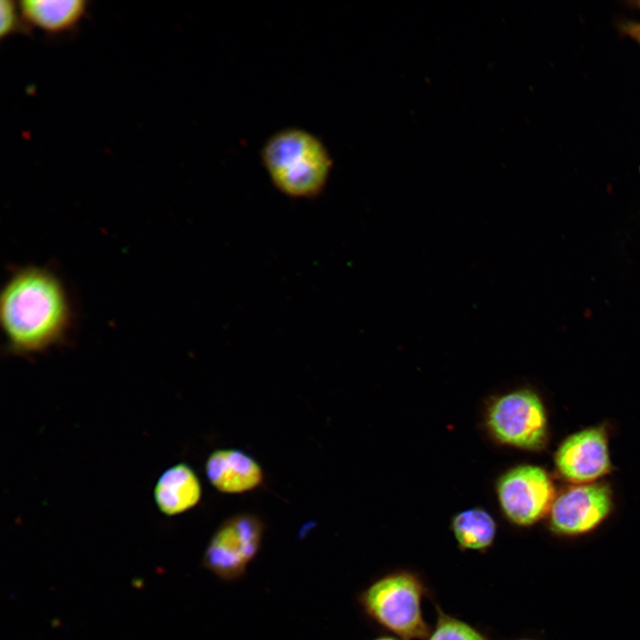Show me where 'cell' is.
<instances>
[{"mask_svg": "<svg viewBox=\"0 0 640 640\" xmlns=\"http://www.w3.org/2000/svg\"><path fill=\"white\" fill-rule=\"evenodd\" d=\"M76 313L69 292L50 267L11 269L0 292V326L8 355L30 357L69 341Z\"/></svg>", "mask_w": 640, "mask_h": 640, "instance_id": "cell-1", "label": "cell"}, {"mask_svg": "<svg viewBox=\"0 0 640 640\" xmlns=\"http://www.w3.org/2000/svg\"><path fill=\"white\" fill-rule=\"evenodd\" d=\"M262 164L274 186L294 198H311L327 184L332 160L324 144L295 127L278 131L263 145Z\"/></svg>", "mask_w": 640, "mask_h": 640, "instance_id": "cell-2", "label": "cell"}, {"mask_svg": "<svg viewBox=\"0 0 640 640\" xmlns=\"http://www.w3.org/2000/svg\"><path fill=\"white\" fill-rule=\"evenodd\" d=\"M424 594L417 575L399 571L372 583L363 593L362 604L371 618L401 639H424L430 634L421 609Z\"/></svg>", "mask_w": 640, "mask_h": 640, "instance_id": "cell-3", "label": "cell"}, {"mask_svg": "<svg viewBox=\"0 0 640 640\" xmlns=\"http://www.w3.org/2000/svg\"><path fill=\"white\" fill-rule=\"evenodd\" d=\"M487 426L500 443L524 450L542 449L548 441V418L540 396L519 389L495 399L488 409Z\"/></svg>", "mask_w": 640, "mask_h": 640, "instance_id": "cell-4", "label": "cell"}, {"mask_svg": "<svg viewBox=\"0 0 640 640\" xmlns=\"http://www.w3.org/2000/svg\"><path fill=\"white\" fill-rule=\"evenodd\" d=\"M497 495L506 517L518 526H530L542 519L555 500L548 474L540 467L519 465L498 480Z\"/></svg>", "mask_w": 640, "mask_h": 640, "instance_id": "cell-5", "label": "cell"}, {"mask_svg": "<svg viewBox=\"0 0 640 640\" xmlns=\"http://www.w3.org/2000/svg\"><path fill=\"white\" fill-rule=\"evenodd\" d=\"M264 525L252 513H239L226 519L214 532L204 562L213 573L226 580L242 575L256 556Z\"/></svg>", "mask_w": 640, "mask_h": 640, "instance_id": "cell-6", "label": "cell"}, {"mask_svg": "<svg viewBox=\"0 0 640 640\" xmlns=\"http://www.w3.org/2000/svg\"><path fill=\"white\" fill-rule=\"evenodd\" d=\"M612 508L610 487L599 483L577 484L555 498L549 510V527L561 536L575 537L593 532Z\"/></svg>", "mask_w": 640, "mask_h": 640, "instance_id": "cell-7", "label": "cell"}, {"mask_svg": "<svg viewBox=\"0 0 640 640\" xmlns=\"http://www.w3.org/2000/svg\"><path fill=\"white\" fill-rule=\"evenodd\" d=\"M555 463L567 481L596 483L612 468L607 434L604 428H588L568 436L558 447Z\"/></svg>", "mask_w": 640, "mask_h": 640, "instance_id": "cell-8", "label": "cell"}, {"mask_svg": "<svg viewBox=\"0 0 640 640\" xmlns=\"http://www.w3.org/2000/svg\"><path fill=\"white\" fill-rule=\"evenodd\" d=\"M204 469L211 485L226 494L248 492L264 482V472L260 463L240 449L214 450L207 457Z\"/></svg>", "mask_w": 640, "mask_h": 640, "instance_id": "cell-9", "label": "cell"}, {"mask_svg": "<svg viewBox=\"0 0 640 640\" xmlns=\"http://www.w3.org/2000/svg\"><path fill=\"white\" fill-rule=\"evenodd\" d=\"M202 484L195 470L180 462L167 468L158 478L153 492L158 510L173 516L195 508L202 498Z\"/></svg>", "mask_w": 640, "mask_h": 640, "instance_id": "cell-10", "label": "cell"}, {"mask_svg": "<svg viewBox=\"0 0 640 640\" xmlns=\"http://www.w3.org/2000/svg\"><path fill=\"white\" fill-rule=\"evenodd\" d=\"M18 4L26 23L51 34L71 30L87 10L84 0H24Z\"/></svg>", "mask_w": 640, "mask_h": 640, "instance_id": "cell-11", "label": "cell"}, {"mask_svg": "<svg viewBox=\"0 0 640 640\" xmlns=\"http://www.w3.org/2000/svg\"><path fill=\"white\" fill-rule=\"evenodd\" d=\"M452 530L460 548L483 551L493 543L497 525L487 511L474 508L455 515L452 520Z\"/></svg>", "mask_w": 640, "mask_h": 640, "instance_id": "cell-12", "label": "cell"}, {"mask_svg": "<svg viewBox=\"0 0 640 640\" xmlns=\"http://www.w3.org/2000/svg\"><path fill=\"white\" fill-rule=\"evenodd\" d=\"M428 640H489L469 624L450 615L438 612L437 622Z\"/></svg>", "mask_w": 640, "mask_h": 640, "instance_id": "cell-13", "label": "cell"}, {"mask_svg": "<svg viewBox=\"0 0 640 640\" xmlns=\"http://www.w3.org/2000/svg\"><path fill=\"white\" fill-rule=\"evenodd\" d=\"M21 19L19 4L12 0L0 1V36L2 38L19 29Z\"/></svg>", "mask_w": 640, "mask_h": 640, "instance_id": "cell-14", "label": "cell"}, {"mask_svg": "<svg viewBox=\"0 0 640 640\" xmlns=\"http://www.w3.org/2000/svg\"><path fill=\"white\" fill-rule=\"evenodd\" d=\"M620 29L623 35L632 39L640 46V22L631 20L621 22Z\"/></svg>", "mask_w": 640, "mask_h": 640, "instance_id": "cell-15", "label": "cell"}, {"mask_svg": "<svg viewBox=\"0 0 640 640\" xmlns=\"http://www.w3.org/2000/svg\"><path fill=\"white\" fill-rule=\"evenodd\" d=\"M631 4L635 7L640 10V1H634L631 2Z\"/></svg>", "mask_w": 640, "mask_h": 640, "instance_id": "cell-16", "label": "cell"}, {"mask_svg": "<svg viewBox=\"0 0 640 640\" xmlns=\"http://www.w3.org/2000/svg\"><path fill=\"white\" fill-rule=\"evenodd\" d=\"M376 640H398V639H396L393 637H381V638H378Z\"/></svg>", "mask_w": 640, "mask_h": 640, "instance_id": "cell-17", "label": "cell"}, {"mask_svg": "<svg viewBox=\"0 0 640 640\" xmlns=\"http://www.w3.org/2000/svg\"><path fill=\"white\" fill-rule=\"evenodd\" d=\"M524 640H532V639H524Z\"/></svg>", "mask_w": 640, "mask_h": 640, "instance_id": "cell-18", "label": "cell"}]
</instances>
